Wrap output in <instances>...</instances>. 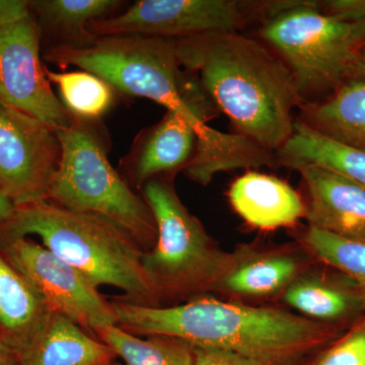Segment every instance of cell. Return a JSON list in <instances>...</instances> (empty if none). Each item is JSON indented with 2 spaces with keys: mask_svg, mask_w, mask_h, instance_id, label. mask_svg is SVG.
<instances>
[{
  "mask_svg": "<svg viewBox=\"0 0 365 365\" xmlns=\"http://www.w3.org/2000/svg\"><path fill=\"white\" fill-rule=\"evenodd\" d=\"M182 68L193 72L235 134L277 153L294 131L302 104L287 64L265 43L239 32L176 40Z\"/></svg>",
  "mask_w": 365,
  "mask_h": 365,
  "instance_id": "cell-1",
  "label": "cell"
},
{
  "mask_svg": "<svg viewBox=\"0 0 365 365\" xmlns=\"http://www.w3.org/2000/svg\"><path fill=\"white\" fill-rule=\"evenodd\" d=\"M116 325L136 336H167L194 348L225 350L257 365H299L336 337L335 329L270 307L195 299L179 306L111 302Z\"/></svg>",
  "mask_w": 365,
  "mask_h": 365,
  "instance_id": "cell-2",
  "label": "cell"
},
{
  "mask_svg": "<svg viewBox=\"0 0 365 365\" xmlns=\"http://www.w3.org/2000/svg\"><path fill=\"white\" fill-rule=\"evenodd\" d=\"M0 234L37 237L96 287L109 285L122 290L124 299L133 304L158 306L160 297L143 265L145 251L129 232L107 218L38 201L16 206Z\"/></svg>",
  "mask_w": 365,
  "mask_h": 365,
  "instance_id": "cell-3",
  "label": "cell"
},
{
  "mask_svg": "<svg viewBox=\"0 0 365 365\" xmlns=\"http://www.w3.org/2000/svg\"><path fill=\"white\" fill-rule=\"evenodd\" d=\"M44 57L63 71L76 66L91 72L116 93L148 98L167 111L180 113L198 127L201 135L211 128L207 122L217 109L198 79L186 76L178 57L176 40L105 36L83 47L53 46Z\"/></svg>",
  "mask_w": 365,
  "mask_h": 365,
  "instance_id": "cell-4",
  "label": "cell"
},
{
  "mask_svg": "<svg viewBox=\"0 0 365 365\" xmlns=\"http://www.w3.org/2000/svg\"><path fill=\"white\" fill-rule=\"evenodd\" d=\"M262 21V42L292 71L302 103L355 76L365 50V21L338 20L311 0L275 1Z\"/></svg>",
  "mask_w": 365,
  "mask_h": 365,
  "instance_id": "cell-5",
  "label": "cell"
},
{
  "mask_svg": "<svg viewBox=\"0 0 365 365\" xmlns=\"http://www.w3.org/2000/svg\"><path fill=\"white\" fill-rule=\"evenodd\" d=\"M56 134L61 158L47 201L68 210L107 218L129 232L144 251L153 248L158 230L148 203L112 167L88 122L73 117L71 124Z\"/></svg>",
  "mask_w": 365,
  "mask_h": 365,
  "instance_id": "cell-6",
  "label": "cell"
},
{
  "mask_svg": "<svg viewBox=\"0 0 365 365\" xmlns=\"http://www.w3.org/2000/svg\"><path fill=\"white\" fill-rule=\"evenodd\" d=\"M172 176L153 178L140 188L158 230L155 246L144 252L143 265L160 299L217 288L234 261L182 204Z\"/></svg>",
  "mask_w": 365,
  "mask_h": 365,
  "instance_id": "cell-7",
  "label": "cell"
},
{
  "mask_svg": "<svg viewBox=\"0 0 365 365\" xmlns=\"http://www.w3.org/2000/svg\"><path fill=\"white\" fill-rule=\"evenodd\" d=\"M273 4L237 0H141L123 14L91 21L88 31L96 37L143 35L170 40L239 32L254 19H263Z\"/></svg>",
  "mask_w": 365,
  "mask_h": 365,
  "instance_id": "cell-8",
  "label": "cell"
},
{
  "mask_svg": "<svg viewBox=\"0 0 365 365\" xmlns=\"http://www.w3.org/2000/svg\"><path fill=\"white\" fill-rule=\"evenodd\" d=\"M0 254L41 295L53 312L95 335L116 325L111 302L85 275L29 237L0 234Z\"/></svg>",
  "mask_w": 365,
  "mask_h": 365,
  "instance_id": "cell-9",
  "label": "cell"
},
{
  "mask_svg": "<svg viewBox=\"0 0 365 365\" xmlns=\"http://www.w3.org/2000/svg\"><path fill=\"white\" fill-rule=\"evenodd\" d=\"M61 158L56 132L0 103V192L16 206L47 200Z\"/></svg>",
  "mask_w": 365,
  "mask_h": 365,
  "instance_id": "cell-10",
  "label": "cell"
},
{
  "mask_svg": "<svg viewBox=\"0 0 365 365\" xmlns=\"http://www.w3.org/2000/svg\"><path fill=\"white\" fill-rule=\"evenodd\" d=\"M0 103L25 112L53 131L73 116L55 95L40 58V28L32 14L0 29Z\"/></svg>",
  "mask_w": 365,
  "mask_h": 365,
  "instance_id": "cell-11",
  "label": "cell"
},
{
  "mask_svg": "<svg viewBox=\"0 0 365 365\" xmlns=\"http://www.w3.org/2000/svg\"><path fill=\"white\" fill-rule=\"evenodd\" d=\"M200 130L189 118L167 111L157 124L136 137L122 168L132 184L140 189L144 182L186 169L195 153Z\"/></svg>",
  "mask_w": 365,
  "mask_h": 365,
  "instance_id": "cell-12",
  "label": "cell"
},
{
  "mask_svg": "<svg viewBox=\"0 0 365 365\" xmlns=\"http://www.w3.org/2000/svg\"><path fill=\"white\" fill-rule=\"evenodd\" d=\"M299 170L309 197V227L365 244V191L330 170L302 165Z\"/></svg>",
  "mask_w": 365,
  "mask_h": 365,
  "instance_id": "cell-13",
  "label": "cell"
},
{
  "mask_svg": "<svg viewBox=\"0 0 365 365\" xmlns=\"http://www.w3.org/2000/svg\"><path fill=\"white\" fill-rule=\"evenodd\" d=\"M228 197L235 212L260 230L287 227L306 215L302 197L292 186L255 170L237 178L230 186Z\"/></svg>",
  "mask_w": 365,
  "mask_h": 365,
  "instance_id": "cell-14",
  "label": "cell"
},
{
  "mask_svg": "<svg viewBox=\"0 0 365 365\" xmlns=\"http://www.w3.org/2000/svg\"><path fill=\"white\" fill-rule=\"evenodd\" d=\"M115 357L95 335L52 312L39 335L16 356V365H101Z\"/></svg>",
  "mask_w": 365,
  "mask_h": 365,
  "instance_id": "cell-15",
  "label": "cell"
},
{
  "mask_svg": "<svg viewBox=\"0 0 365 365\" xmlns=\"http://www.w3.org/2000/svg\"><path fill=\"white\" fill-rule=\"evenodd\" d=\"M52 312L0 254V341L16 357L39 335Z\"/></svg>",
  "mask_w": 365,
  "mask_h": 365,
  "instance_id": "cell-16",
  "label": "cell"
},
{
  "mask_svg": "<svg viewBox=\"0 0 365 365\" xmlns=\"http://www.w3.org/2000/svg\"><path fill=\"white\" fill-rule=\"evenodd\" d=\"M277 162L297 169L314 165L335 173L365 191V150L346 145L297 120L289 140L277 153Z\"/></svg>",
  "mask_w": 365,
  "mask_h": 365,
  "instance_id": "cell-17",
  "label": "cell"
},
{
  "mask_svg": "<svg viewBox=\"0 0 365 365\" xmlns=\"http://www.w3.org/2000/svg\"><path fill=\"white\" fill-rule=\"evenodd\" d=\"M302 121L346 145L365 150V79L354 76L323 102L302 103Z\"/></svg>",
  "mask_w": 365,
  "mask_h": 365,
  "instance_id": "cell-18",
  "label": "cell"
},
{
  "mask_svg": "<svg viewBox=\"0 0 365 365\" xmlns=\"http://www.w3.org/2000/svg\"><path fill=\"white\" fill-rule=\"evenodd\" d=\"M284 300L300 313L324 321L354 318L365 312V297L353 283L345 285L319 277L295 278Z\"/></svg>",
  "mask_w": 365,
  "mask_h": 365,
  "instance_id": "cell-19",
  "label": "cell"
},
{
  "mask_svg": "<svg viewBox=\"0 0 365 365\" xmlns=\"http://www.w3.org/2000/svg\"><path fill=\"white\" fill-rule=\"evenodd\" d=\"M294 257L284 254H251L235 257L217 288L234 294L262 297L287 287L297 278Z\"/></svg>",
  "mask_w": 365,
  "mask_h": 365,
  "instance_id": "cell-20",
  "label": "cell"
},
{
  "mask_svg": "<svg viewBox=\"0 0 365 365\" xmlns=\"http://www.w3.org/2000/svg\"><path fill=\"white\" fill-rule=\"evenodd\" d=\"M122 2L115 0H40L30 1L46 30L62 40L58 46L83 47L98 37L88 31L91 21L105 19Z\"/></svg>",
  "mask_w": 365,
  "mask_h": 365,
  "instance_id": "cell-21",
  "label": "cell"
},
{
  "mask_svg": "<svg viewBox=\"0 0 365 365\" xmlns=\"http://www.w3.org/2000/svg\"><path fill=\"white\" fill-rule=\"evenodd\" d=\"M95 336L125 365H194V348L176 338L153 335L143 339L117 325L105 327Z\"/></svg>",
  "mask_w": 365,
  "mask_h": 365,
  "instance_id": "cell-22",
  "label": "cell"
},
{
  "mask_svg": "<svg viewBox=\"0 0 365 365\" xmlns=\"http://www.w3.org/2000/svg\"><path fill=\"white\" fill-rule=\"evenodd\" d=\"M45 72L50 83L57 86L67 111L81 121L100 119L114 104L116 91L91 72H55L46 67Z\"/></svg>",
  "mask_w": 365,
  "mask_h": 365,
  "instance_id": "cell-23",
  "label": "cell"
},
{
  "mask_svg": "<svg viewBox=\"0 0 365 365\" xmlns=\"http://www.w3.org/2000/svg\"><path fill=\"white\" fill-rule=\"evenodd\" d=\"M304 242L317 258L348 276L365 297L364 242L343 239L312 227Z\"/></svg>",
  "mask_w": 365,
  "mask_h": 365,
  "instance_id": "cell-24",
  "label": "cell"
},
{
  "mask_svg": "<svg viewBox=\"0 0 365 365\" xmlns=\"http://www.w3.org/2000/svg\"><path fill=\"white\" fill-rule=\"evenodd\" d=\"M307 365H365V314Z\"/></svg>",
  "mask_w": 365,
  "mask_h": 365,
  "instance_id": "cell-25",
  "label": "cell"
},
{
  "mask_svg": "<svg viewBox=\"0 0 365 365\" xmlns=\"http://www.w3.org/2000/svg\"><path fill=\"white\" fill-rule=\"evenodd\" d=\"M324 13L347 23L365 21V0H330L321 4Z\"/></svg>",
  "mask_w": 365,
  "mask_h": 365,
  "instance_id": "cell-26",
  "label": "cell"
},
{
  "mask_svg": "<svg viewBox=\"0 0 365 365\" xmlns=\"http://www.w3.org/2000/svg\"><path fill=\"white\" fill-rule=\"evenodd\" d=\"M194 348V347H193ZM194 365H257L241 355L225 350L194 348Z\"/></svg>",
  "mask_w": 365,
  "mask_h": 365,
  "instance_id": "cell-27",
  "label": "cell"
},
{
  "mask_svg": "<svg viewBox=\"0 0 365 365\" xmlns=\"http://www.w3.org/2000/svg\"><path fill=\"white\" fill-rule=\"evenodd\" d=\"M32 14L30 1L0 0V29L24 20Z\"/></svg>",
  "mask_w": 365,
  "mask_h": 365,
  "instance_id": "cell-28",
  "label": "cell"
},
{
  "mask_svg": "<svg viewBox=\"0 0 365 365\" xmlns=\"http://www.w3.org/2000/svg\"><path fill=\"white\" fill-rule=\"evenodd\" d=\"M16 203L6 194L0 192V230L11 220L16 211Z\"/></svg>",
  "mask_w": 365,
  "mask_h": 365,
  "instance_id": "cell-29",
  "label": "cell"
},
{
  "mask_svg": "<svg viewBox=\"0 0 365 365\" xmlns=\"http://www.w3.org/2000/svg\"><path fill=\"white\" fill-rule=\"evenodd\" d=\"M0 365H16V355L1 341H0Z\"/></svg>",
  "mask_w": 365,
  "mask_h": 365,
  "instance_id": "cell-30",
  "label": "cell"
},
{
  "mask_svg": "<svg viewBox=\"0 0 365 365\" xmlns=\"http://www.w3.org/2000/svg\"><path fill=\"white\" fill-rule=\"evenodd\" d=\"M355 76L365 79V50L362 53L361 57H360L359 64H357Z\"/></svg>",
  "mask_w": 365,
  "mask_h": 365,
  "instance_id": "cell-31",
  "label": "cell"
},
{
  "mask_svg": "<svg viewBox=\"0 0 365 365\" xmlns=\"http://www.w3.org/2000/svg\"><path fill=\"white\" fill-rule=\"evenodd\" d=\"M101 365H115L114 362H110V364H101Z\"/></svg>",
  "mask_w": 365,
  "mask_h": 365,
  "instance_id": "cell-32",
  "label": "cell"
}]
</instances>
